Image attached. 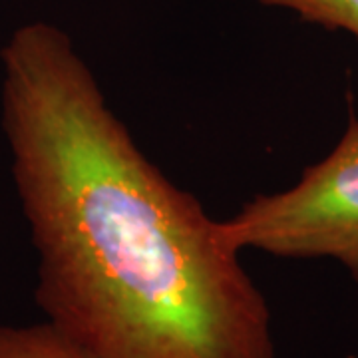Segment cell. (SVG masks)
<instances>
[{
    "instance_id": "obj_1",
    "label": "cell",
    "mask_w": 358,
    "mask_h": 358,
    "mask_svg": "<svg viewBox=\"0 0 358 358\" xmlns=\"http://www.w3.org/2000/svg\"><path fill=\"white\" fill-rule=\"evenodd\" d=\"M0 64L46 320L100 358L277 357L241 251L145 157L64 30L18 26Z\"/></svg>"
},
{
    "instance_id": "obj_2",
    "label": "cell",
    "mask_w": 358,
    "mask_h": 358,
    "mask_svg": "<svg viewBox=\"0 0 358 358\" xmlns=\"http://www.w3.org/2000/svg\"><path fill=\"white\" fill-rule=\"evenodd\" d=\"M221 233L241 253L333 259L358 285V114L350 96L345 134L331 154L289 189L255 195L221 221Z\"/></svg>"
},
{
    "instance_id": "obj_3",
    "label": "cell",
    "mask_w": 358,
    "mask_h": 358,
    "mask_svg": "<svg viewBox=\"0 0 358 358\" xmlns=\"http://www.w3.org/2000/svg\"><path fill=\"white\" fill-rule=\"evenodd\" d=\"M0 358H100L54 327L50 320L34 324H0Z\"/></svg>"
},
{
    "instance_id": "obj_4",
    "label": "cell",
    "mask_w": 358,
    "mask_h": 358,
    "mask_svg": "<svg viewBox=\"0 0 358 358\" xmlns=\"http://www.w3.org/2000/svg\"><path fill=\"white\" fill-rule=\"evenodd\" d=\"M263 6L296 14L324 30H345L358 42V0H259Z\"/></svg>"
}]
</instances>
